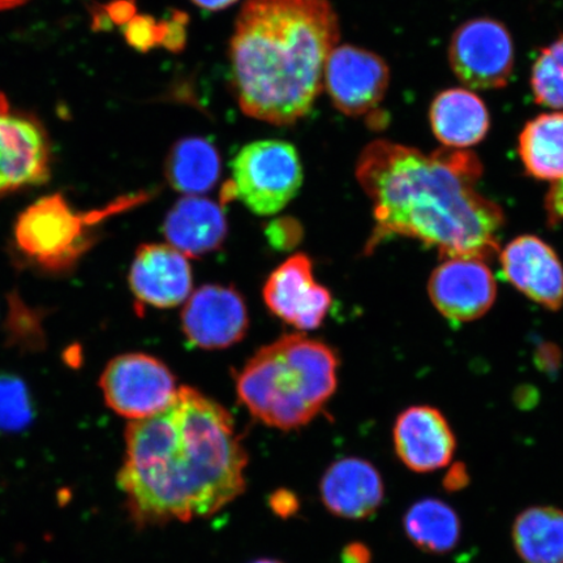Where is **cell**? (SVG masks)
<instances>
[{
    "label": "cell",
    "instance_id": "32",
    "mask_svg": "<svg viewBox=\"0 0 563 563\" xmlns=\"http://www.w3.org/2000/svg\"><path fill=\"white\" fill-rule=\"evenodd\" d=\"M253 563H280V562L274 561V560H260V561H256V562H253Z\"/></svg>",
    "mask_w": 563,
    "mask_h": 563
},
{
    "label": "cell",
    "instance_id": "9",
    "mask_svg": "<svg viewBox=\"0 0 563 563\" xmlns=\"http://www.w3.org/2000/svg\"><path fill=\"white\" fill-rule=\"evenodd\" d=\"M390 70L382 56L364 48H334L323 70L330 100L344 115L362 117L375 110L389 87Z\"/></svg>",
    "mask_w": 563,
    "mask_h": 563
},
{
    "label": "cell",
    "instance_id": "23",
    "mask_svg": "<svg viewBox=\"0 0 563 563\" xmlns=\"http://www.w3.org/2000/svg\"><path fill=\"white\" fill-rule=\"evenodd\" d=\"M525 170L532 178L558 183L563 179V112L532 119L518 141Z\"/></svg>",
    "mask_w": 563,
    "mask_h": 563
},
{
    "label": "cell",
    "instance_id": "17",
    "mask_svg": "<svg viewBox=\"0 0 563 563\" xmlns=\"http://www.w3.org/2000/svg\"><path fill=\"white\" fill-rule=\"evenodd\" d=\"M321 497L334 516L349 520L367 519L382 508L385 484L379 471L362 457H342L327 470Z\"/></svg>",
    "mask_w": 563,
    "mask_h": 563
},
{
    "label": "cell",
    "instance_id": "21",
    "mask_svg": "<svg viewBox=\"0 0 563 563\" xmlns=\"http://www.w3.org/2000/svg\"><path fill=\"white\" fill-rule=\"evenodd\" d=\"M221 174V157L208 139H180L166 159V178L175 191L199 196L217 185Z\"/></svg>",
    "mask_w": 563,
    "mask_h": 563
},
{
    "label": "cell",
    "instance_id": "16",
    "mask_svg": "<svg viewBox=\"0 0 563 563\" xmlns=\"http://www.w3.org/2000/svg\"><path fill=\"white\" fill-rule=\"evenodd\" d=\"M136 299L157 308L181 305L192 291V272L187 256L170 244L140 246L130 271Z\"/></svg>",
    "mask_w": 563,
    "mask_h": 563
},
{
    "label": "cell",
    "instance_id": "8",
    "mask_svg": "<svg viewBox=\"0 0 563 563\" xmlns=\"http://www.w3.org/2000/svg\"><path fill=\"white\" fill-rule=\"evenodd\" d=\"M449 59L464 86L482 90L504 88L514 67L508 27L489 18L467 21L453 34Z\"/></svg>",
    "mask_w": 563,
    "mask_h": 563
},
{
    "label": "cell",
    "instance_id": "24",
    "mask_svg": "<svg viewBox=\"0 0 563 563\" xmlns=\"http://www.w3.org/2000/svg\"><path fill=\"white\" fill-rule=\"evenodd\" d=\"M531 87L539 104L563 110V34L538 56L532 68Z\"/></svg>",
    "mask_w": 563,
    "mask_h": 563
},
{
    "label": "cell",
    "instance_id": "25",
    "mask_svg": "<svg viewBox=\"0 0 563 563\" xmlns=\"http://www.w3.org/2000/svg\"><path fill=\"white\" fill-rule=\"evenodd\" d=\"M31 394L16 376L0 375V432H19L31 424Z\"/></svg>",
    "mask_w": 563,
    "mask_h": 563
},
{
    "label": "cell",
    "instance_id": "1",
    "mask_svg": "<svg viewBox=\"0 0 563 563\" xmlns=\"http://www.w3.org/2000/svg\"><path fill=\"white\" fill-rule=\"evenodd\" d=\"M246 461L227 408L183 386L165 410L130 422L118 484L137 525L188 522L241 495Z\"/></svg>",
    "mask_w": 563,
    "mask_h": 563
},
{
    "label": "cell",
    "instance_id": "31",
    "mask_svg": "<svg viewBox=\"0 0 563 563\" xmlns=\"http://www.w3.org/2000/svg\"><path fill=\"white\" fill-rule=\"evenodd\" d=\"M23 2L25 0H0V10L10 9V7H15Z\"/></svg>",
    "mask_w": 563,
    "mask_h": 563
},
{
    "label": "cell",
    "instance_id": "20",
    "mask_svg": "<svg viewBox=\"0 0 563 563\" xmlns=\"http://www.w3.org/2000/svg\"><path fill=\"white\" fill-rule=\"evenodd\" d=\"M511 540L523 563H563V510L538 505L520 511Z\"/></svg>",
    "mask_w": 563,
    "mask_h": 563
},
{
    "label": "cell",
    "instance_id": "15",
    "mask_svg": "<svg viewBox=\"0 0 563 563\" xmlns=\"http://www.w3.org/2000/svg\"><path fill=\"white\" fill-rule=\"evenodd\" d=\"M501 266L505 278L528 299L551 311L563 306V265L540 238L514 239L501 252Z\"/></svg>",
    "mask_w": 563,
    "mask_h": 563
},
{
    "label": "cell",
    "instance_id": "22",
    "mask_svg": "<svg viewBox=\"0 0 563 563\" xmlns=\"http://www.w3.org/2000/svg\"><path fill=\"white\" fill-rule=\"evenodd\" d=\"M404 530L408 540L429 554H446L456 548L462 534L457 512L440 498H422L407 509Z\"/></svg>",
    "mask_w": 563,
    "mask_h": 563
},
{
    "label": "cell",
    "instance_id": "29",
    "mask_svg": "<svg viewBox=\"0 0 563 563\" xmlns=\"http://www.w3.org/2000/svg\"><path fill=\"white\" fill-rule=\"evenodd\" d=\"M344 563H371L369 549L363 544H351L343 552Z\"/></svg>",
    "mask_w": 563,
    "mask_h": 563
},
{
    "label": "cell",
    "instance_id": "10",
    "mask_svg": "<svg viewBox=\"0 0 563 563\" xmlns=\"http://www.w3.org/2000/svg\"><path fill=\"white\" fill-rule=\"evenodd\" d=\"M429 298L452 322L481 319L496 300L495 277L485 260L446 257L435 267L428 284Z\"/></svg>",
    "mask_w": 563,
    "mask_h": 563
},
{
    "label": "cell",
    "instance_id": "7",
    "mask_svg": "<svg viewBox=\"0 0 563 563\" xmlns=\"http://www.w3.org/2000/svg\"><path fill=\"white\" fill-rule=\"evenodd\" d=\"M100 387L106 405L132 420L165 410L178 393L172 371L158 358L145 354L112 358L102 373Z\"/></svg>",
    "mask_w": 563,
    "mask_h": 563
},
{
    "label": "cell",
    "instance_id": "5",
    "mask_svg": "<svg viewBox=\"0 0 563 563\" xmlns=\"http://www.w3.org/2000/svg\"><path fill=\"white\" fill-rule=\"evenodd\" d=\"M146 199V194L125 196L101 210L81 213L59 194L44 196L21 211L13 234L21 253L34 264L46 271L65 272L93 244L97 224Z\"/></svg>",
    "mask_w": 563,
    "mask_h": 563
},
{
    "label": "cell",
    "instance_id": "26",
    "mask_svg": "<svg viewBox=\"0 0 563 563\" xmlns=\"http://www.w3.org/2000/svg\"><path fill=\"white\" fill-rule=\"evenodd\" d=\"M266 235L274 249L291 250L300 242L302 230L292 218H279L267 227Z\"/></svg>",
    "mask_w": 563,
    "mask_h": 563
},
{
    "label": "cell",
    "instance_id": "4",
    "mask_svg": "<svg viewBox=\"0 0 563 563\" xmlns=\"http://www.w3.org/2000/svg\"><path fill=\"white\" fill-rule=\"evenodd\" d=\"M338 365L328 344L301 334L282 336L244 365L238 397L253 418L291 431L308 424L333 397Z\"/></svg>",
    "mask_w": 563,
    "mask_h": 563
},
{
    "label": "cell",
    "instance_id": "18",
    "mask_svg": "<svg viewBox=\"0 0 563 563\" xmlns=\"http://www.w3.org/2000/svg\"><path fill=\"white\" fill-rule=\"evenodd\" d=\"M164 231L168 243L183 255L201 257L220 249L228 235V221L214 201L187 196L168 211Z\"/></svg>",
    "mask_w": 563,
    "mask_h": 563
},
{
    "label": "cell",
    "instance_id": "6",
    "mask_svg": "<svg viewBox=\"0 0 563 563\" xmlns=\"http://www.w3.org/2000/svg\"><path fill=\"white\" fill-rule=\"evenodd\" d=\"M302 166L299 153L286 141L264 140L245 145L232 161L227 191L260 216L278 213L299 192Z\"/></svg>",
    "mask_w": 563,
    "mask_h": 563
},
{
    "label": "cell",
    "instance_id": "12",
    "mask_svg": "<svg viewBox=\"0 0 563 563\" xmlns=\"http://www.w3.org/2000/svg\"><path fill=\"white\" fill-rule=\"evenodd\" d=\"M249 312L242 295L220 285L202 286L189 295L181 312V329L189 343L206 350H220L243 340Z\"/></svg>",
    "mask_w": 563,
    "mask_h": 563
},
{
    "label": "cell",
    "instance_id": "19",
    "mask_svg": "<svg viewBox=\"0 0 563 563\" xmlns=\"http://www.w3.org/2000/svg\"><path fill=\"white\" fill-rule=\"evenodd\" d=\"M429 119L434 136L453 150H466L481 143L490 126L487 106L466 89L442 91L432 102Z\"/></svg>",
    "mask_w": 563,
    "mask_h": 563
},
{
    "label": "cell",
    "instance_id": "28",
    "mask_svg": "<svg viewBox=\"0 0 563 563\" xmlns=\"http://www.w3.org/2000/svg\"><path fill=\"white\" fill-rule=\"evenodd\" d=\"M468 481L467 468L457 463L448 471L445 478H443V485L449 492H457L467 487Z\"/></svg>",
    "mask_w": 563,
    "mask_h": 563
},
{
    "label": "cell",
    "instance_id": "13",
    "mask_svg": "<svg viewBox=\"0 0 563 563\" xmlns=\"http://www.w3.org/2000/svg\"><path fill=\"white\" fill-rule=\"evenodd\" d=\"M51 175V150L41 125L11 115L0 95V195L42 185Z\"/></svg>",
    "mask_w": 563,
    "mask_h": 563
},
{
    "label": "cell",
    "instance_id": "14",
    "mask_svg": "<svg viewBox=\"0 0 563 563\" xmlns=\"http://www.w3.org/2000/svg\"><path fill=\"white\" fill-rule=\"evenodd\" d=\"M393 445L406 468L417 474H432L452 464L456 438L438 408L412 406L400 412L394 422Z\"/></svg>",
    "mask_w": 563,
    "mask_h": 563
},
{
    "label": "cell",
    "instance_id": "30",
    "mask_svg": "<svg viewBox=\"0 0 563 563\" xmlns=\"http://www.w3.org/2000/svg\"><path fill=\"white\" fill-rule=\"evenodd\" d=\"M236 2L238 0H192V3L207 11L227 10L230 5L235 4Z\"/></svg>",
    "mask_w": 563,
    "mask_h": 563
},
{
    "label": "cell",
    "instance_id": "3",
    "mask_svg": "<svg viewBox=\"0 0 563 563\" xmlns=\"http://www.w3.org/2000/svg\"><path fill=\"white\" fill-rule=\"evenodd\" d=\"M338 41L329 0H249L230 44L232 89L244 114L274 125L305 118Z\"/></svg>",
    "mask_w": 563,
    "mask_h": 563
},
{
    "label": "cell",
    "instance_id": "11",
    "mask_svg": "<svg viewBox=\"0 0 563 563\" xmlns=\"http://www.w3.org/2000/svg\"><path fill=\"white\" fill-rule=\"evenodd\" d=\"M264 300L271 312L299 330L321 325L332 307V295L317 284L311 258L294 255L267 278Z\"/></svg>",
    "mask_w": 563,
    "mask_h": 563
},
{
    "label": "cell",
    "instance_id": "2",
    "mask_svg": "<svg viewBox=\"0 0 563 563\" xmlns=\"http://www.w3.org/2000/svg\"><path fill=\"white\" fill-rule=\"evenodd\" d=\"M483 166L476 154L443 147L424 154L376 140L361 154L356 178L368 195L376 227L367 251L391 236L411 238L441 257L489 260L499 250L505 216L477 191Z\"/></svg>",
    "mask_w": 563,
    "mask_h": 563
},
{
    "label": "cell",
    "instance_id": "27",
    "mask_svg": "<svg viewBox=\"0 0 563 563\" xmlns=\"http://www.w3.org/2000/svg\"><path fill=\"white\" fill-rule=\"evenodd\" d=\"M545 211L549 224L555 227L563 221V179L554 183L545 199Z\"/></svg>",
    "mask_w": 563,
    "mask_h": 563
}]
</instances>
